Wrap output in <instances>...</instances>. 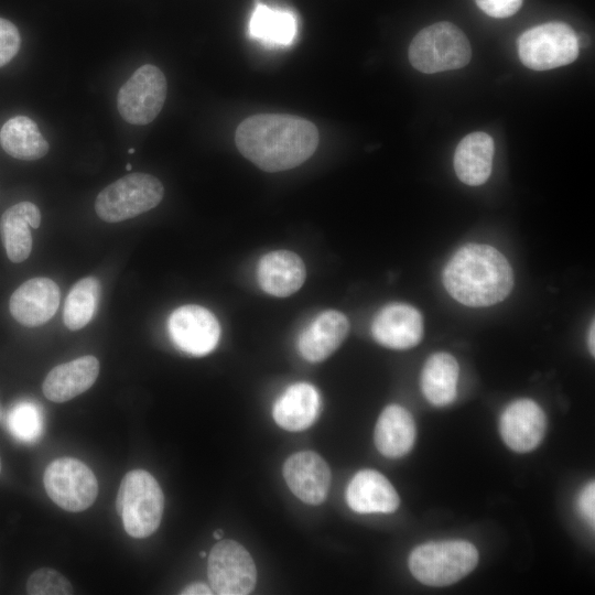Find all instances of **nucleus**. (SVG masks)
I'll return each mask as SVG.
<instances>
[{"instance_id": "f257e3e1", "label": "nucleus", "mask_w": 595, "mask_h": 595, "mask_svg": "<svg viewBox=\"0 0 595 595\" xmlns=\"http://www.w3.org/2000/svg\"><path fill=\"white\" fill-rule=\"evenodd\" d=\"M239 152L266 172H281L305 162L316 150L318 131L311 121L286 113H260L236 129Z\"/></svg>"}, {"instance_id": "f03ea898", "label": "nucleus", "mask_w": 595, "mask_h": 595, "mask_svg": "<svg viewBox=\"0 0 595 595\" xmlns=\"http://www.w3.org/2000/svg\"><path fill=\"white\" fill-rule=\"evenodd\" d=\"M443 285L457 302L490 306L504 301L512 290L513 272L506 257L485 244H466L447 261Z\"/></svg>"}, {"instance_id": "7ed1b4c3", "label": "nucleus", "mask_w": 595, "mask_h": 595, "mask_svg": "<svg viewBox=\"0 0 595 595\" xmlns=\"http://www.w3.org/2000/svg\"><path fill=\"white\" fill-rule=\"evenodd\" d=\"M116 509L130 537L148 538L161 523L164 510L163 491L149 472L132 469L120 483Z\"/></svg>"}, {"instance_id": "20e7f679", "label": "nucleus", "mask_w": 595, "mask_h": 595, "mask_svg": "<svg viewBox=\"0 0 595 595\" xmlns=\"http://www.w3.org/2000/svg\"><path fill=\"white\" fill-rule=\"evenodd\" d=\"M478 563L476 547L465 540L428 542L409 556L411 574L428 586H447L469 574Z\"/></svg>"}, {"instance_id": "39448f33", "label": "nucleus", "mask_w": 595, "mask_h": 595, "mask_svg": "<svg viewBox=\"0 0 595 595\" xmlns=\"http://www.w3.org/2000/svg\"><path fill=\"white\" fill-rule=\"evenodd\" d=\"M411 65L425 74L462 68L472 56L465 33L451 22H436L422 29L409 46Z\"/></svg>"}, {"instance_id": "423d86ee", "label": "nucleus", "mask_w": 595, "mask_h": 595, "mask_svg": "<svg viewBox=\"0 0 595 595\" xmlns=\"http://www.w3.org/2000/svg\"><path fill=\"white\" fill-rule=\"evenodd\" d=\"M162 183L147 173H131L105 187L95 210L105 221L118 223L154 208L163 198Z\"/></svg>"}, {"instance_id": "0eeeda50", "label": "nucleus", "mask_w": 595, "mask_h": 595, "mask_svg": "<svg viewBox=\"0 0 595 595\" xmlns=\"http://www.w3.org/2000/svg\"><path fill=\"white\" fill-rule=\"evenodd\" d=\"M580 47L574 30L563 22H548L526 30L518 39L522 64L534 71H548L576 60Z\"/></svg>"}, {"instance_id": "6e6552de", "label": "nucleus", "mask_w": 595, "mask_h": 595, "mask_svg": "<svg viewBox=\"0 0 595 595\" xmlns=\"http://www.w3.org/2000/svg\"><path fill=\"white\" fill-rule=\"evenodd\" d=\"M43 483L48 497L67 511L86 510L98 495L95 474L74 457H60L51 462L45 468Z\"/></svg>"}, {"instance_id": "1a4fd4ad", "label": "nucleus", "mask_w": 595, "mask_h": 595, "mask_svg": "<svg viewBox=\"0 0 595 595\" xmlns=\"http://www.w3.org/2000/svg\"><path fill=\"white\" fill-rule=\"evenodd\" d=\"M207 574L214 594L247 595L256 586L257 569L247 549L237 541L217 542L208 556Z\"/></svg>"}, {"instance_id": "9d476101", "label": "nucleus", "mask_w": 595, "mask_h": 595, "mask_svg": "<svg viewBox=\"0 0 595 595\" xmlns=\"http://www.w3.org/2000/svg\"><path fill=\"white\" fill-rule=\"evenodd\" d=\"M166 90V79L161 69L154 65H143L119 89V113L129 123L148 125L160 113Z\"/></svg>"}, {"instance_id": "9b49d317", "label": "nucleus", "mask_w": 595, "mask_h": 595, "mask_svg": "<svg viewBox=\"0 0 595 595\" xmlns=\"http://www.w3.org/2000/svg\"><path fill=\"white\" fill-rule=\"evenodd\" d=\"M167 327L173 343L193 356L213 351L220 337V325L216 316L199 305L177 307L170 315Z\"/></svg>"}, {"instance_id": "f8f14e48", "label": "nucleus", "mask_w": 595, "mask_h": 595, "mask_svg": "<svg viewBox=\"0 0 595 595\" xmlns=\"http://www.w3.org/2000/svg\"><path fill=\"white\" fill-rule=\"evenodd\" d=\"M282 474L290 490L307 505H321L327 497L332 473L328 464L313 451L291 455Z\"/></svg>"}, {"instance_id": "ddd939ff", "label": "nucleus", "mask_w": 595, "mask_h": 595, "mask_svg": "<svg viewBox=\"0 0 595 595\" xmlns=\"http://www.w3.org/2000/svg\"><path fill=\"white\" fill-rule=\"evenodd\" d=\"M547 418L542 408L531 399H518L502 411L499 431L505 444L515 452L527 453L543 440Z\"/></svg>"}, {"instance_id": "4468645a", "label": "nucleus", "mask_w": 595, "mask_h": 595, "mask_svg": "<svg viewBox=\"0 0 595 595\" xmlns=\"http://www.w3.org/2000/svg\"><path fill=\"white\" fill-rule=\"evenodd\" d=\"M371 335L378 344L391 349L412 348L423 337L422 314L410 304H387L374 317Z\"/></svg>"}, {"instance_id": "2eb2a0df", "label": "nucleus", "mask_w": 595, "mask_h": 595, "mask_svg": "<svg viewBox=\"0 0 595 595\" xmlns=\"http://www.w3.org/2000/svg\"><path fill=\"white\" fill-rule=\"evenodd\" d=\"M60 304V289L48 278H33L21 284L10 298V312L15 321L29 327L51 320Z\"/></svg>"}, {"instance_id": "dca6fc26", "label": "nucleus", "mask_w": 595, "mask_h": 595, "mask_svg": "<svg viewBox=\"0 0 595 595\" xmlns=\"http://www.w3.org/2000/svg\"><path fill=\"white\" fill-rule=\"evenodd\" d=\"M348 332L346 315L336 310H326L300 334L298 349L310 363L323 361L342 345Z\"/></svg>"}, {"instance_id": "f3484780", "label": "nucleus", "mask_w": 595, "mask_h": 595, "mask_svg": "<svg viewBox=\"0 0 595 595\" xmlns=\"http://www.w3.org/2000/svg\"><path fill=\"white\" fill-rule=\"evenodd\" d=\"M345 498L357 513H391L400 504L394 487L375 469L356 473L347 486Z\"/></svg>"}, {"instance_id": "a211bd4d", "label": "nucleus", "mask_w": 595, "mask_h": 595, "mask_svg": "<svg viewBox=\"0 0 595 595\" xmlns=\"http://www.w3.org/2000/svg\"><path fill=\"white\" fill-rule=\"evenodd\" d=\"M305 277L304 262L293 251H270L258 263L257 278L260 288L277 298L295 293L303 285Z\"/></svg>"}, {"instance_id": "6ab92c4d", "label": "nucleus", "mask_w": 595, "mask_h": 595, "mask_svg": "<svg viewBox=\"0 0 595 595\" xmlns=\"http://www.w3.org/2000/svg\"><path fill=\"white\" fill-rule=\"evenodd\" d=\"M99 374V361L94 356H83L54 367L45 377L42 390L53 402H65L88 390Z\"/></svg>"}, {"instance_id": "aec40b11", "label": "nucleus", "mask_w": 595, "mask_h": 595, "mask_svg": "<svg viewBox=\"0 0 595 595\" xmlns=\"http://www.w3.org/2000/svg\"><path fill=\"white\" fill-rule=\"evenodd\" d=\"M320 410L321 398L316 388L307 382H296L277 399L272 416L280 428L300 432L315 422Z\"/></svg>"}, {"instance_id": "412c9836", "label": "nucleus", "mask_w": 595, "mask_h": 595, "mask_svg": "<svg viewBox=\"0 0 595 595\" xmlns=\"http://www.w3.org/2000/svg\"><path fill=\"white\" fill-rule=\"evenodd\" d=\"M416 428L411 413L399 404H390L380 413L375 428V445L380 454L398 458L414 445Z\"/></svg>"}, {"instance_id": "4be33fe9", "label": "nucleus", "mask_w": 595, "mask_h": 595, "mask_svg": "<svg viewBox=\"0 0 595 595\" xmlns=\"http://www.w3.org/2000/svg\"><path fill=\"white\" fill-rule=\"evenodd\" d=\"M494 152L495 144L489 134L478 131L465 136L454 153L457 177L470 186L484 184L491 173Z\"/></svg>"}, {"instance_id": "5701e85b", "label": "nucleus", "mask_w": 595, "mask_h": 595, "mask_svg": "<svg viewBox=\"0 0 595 595\" xmlns=\"http://www.w3.org/2000/svg\"><path fill=\"white\" fill-rule=\"evenodd\" d=\"M41 213L31 202H21L8 208L0 219V234L8 258L22 262L31 253L32 235L30 227L37 228Z\"/></svg>"}, {"instance_id": "b1692460", "label": "nucleus", "mask_w": 595, "mask_h": 595, "mask_svg": "<svg viewBox=\"0 0 595 595\" xmlns=\"http://www.w3.org/2000/svg\"><path fill=\"white\" fill-rule=\"evenodd\" d=\"M248 31L251 39L267 47L290 46L298 35V21L295 14L288 9L257 2Z\"/></svg>"}, {"instance_id": "393cba45", "label": "nucleus", "mask_w": 595, "mask_h": 595, "mask_svg": "<svg viewBox=\"0 0 595 595\" xmlns=\"http://www.w3.org/2000/svg\"><path fill=\"white\" fill-rule=\"evenodd\" d=\"M458 376L459 367L454 356L444 351L431 355L421 371L423 396L435 407L451 404L457 396Z\"/></svg>"}, {"instance_id": "a878e982", "label": "nucleus", "mask_w": 595, "mask_h": 595, "mask_svg": "<svg viewBox=\"0 0 595 595\" xmlns=\"http://www.w3.org/2000/svg\"><path fill=\"white\" fill-rule=\"evenodd\" d=\"M0 143L8 154L25 161L41 159L48 151V143L36 123L25 116L13 117L2 126Z\"/></svg>"}, {"instance_id": "bb28decb", "label": "nucleus", "mask_w": 595, "mask_h": 595, "mask_svg": "<svg viewBox=\"0 0 595 595\" xmlns=\"http://www.w3.org/2000/svg\"><path fill=\"white\" fill-rule=\"evenodd\" d=\"M100 296L97 278L80 279L71 289L64 306L63 320L67 328L77 331L85 327L93 318Z\"/></svg>"}, {"instance_id": "cd10ccee", "label": "nucleus", "mask_w": 595, "mask_h": 595, "mask_svg": "<svg viewBox=\"0 0 595 595\" xmlns=\"http://www.w3.org/2000/svg\"><path fill=\"white\" fill-rule=\"evenodd\" d=\"M10 433L19 441L35 442L42 434L43 415L40 407L30 401L17 403L7 419Z\"/></svg>"}, {"instance_id": "c85d7f7f", "label": "nucleus", "mask_w": 595, "mask_h": 595, "mask_svg": "<svg viewBox=\"0 0 595 595\" xmlns=\"http://www.w3.org/2000/svg\"><path fill=\"white\" fill-rule=\"evenodd\" d=\"M26 592L31 595H69L73 594V586L56 570L42 567L29 576Z\"/></svg>"}, {"instance_id": "c756f323", "label": "nucleus", "mask_w": 595, "mask_h": 595, "mask_svg": "<svg viewBox=\"0 0 595 595\" xmlns=\"http://www.w3.org/2000/svg\"><path fill=\"white\" fill-rule=\"evenodd\" d=\"M20 34L17 26L0 18V67L9 63L20 47Z\"/></svg>"}, {"instance_id": "7c9ffc66", "label": "nucleus", "mask_w": 595, "mask_h": 595, "mask_svg": "<svg viewBox=\"0 0 595 595\" xmlns=\"http://www.w3.org/2000/svg\"><path fill=\"white\" fill-rule=\"evenodd\" d=\"M478 8L493 18L513 15L522 4V0H475Z\"/></svg>"}, {"instance_id": "2f4dec72", "label": "nucleus", "mask_w": 595, "mask_h": 595, "mask_svg": "<svg viewBox=\"0 0 595 595\" xmlns=\"http://www.w3.org/2000/svg\"><path fill=\"white\" fill-rule=\"evenodd\" d=\"M578 510L587 523L595 524V485L588 483L581 491L577 500Z\"/></svg>"}, {"instance_id": "473e14b6", "label": "nucleus", "mask_w": 595, "mask_h": 595, "mask_svg": "<svg viewBox=\"0 0 595 595\" xmlns=\"http://www.w3.org/2000/svg\"><path fill=\"white\" fill-rule=\"evenodd\" d=\"M181 594L182 595H212L214 594V592L206 584L197 582V583L188 584L186 587H184L181 591Z\"/></svg>"}, {"instance_id": "72a5a7b5", "label": "nucleus", "mask_w": 595, "mask_h": 595, "mask_svg": "<svg viewBox=\"0 0 595 595\" xmlns=\"http://www.w3.org/2000/svg\"><path fill=\"white\" fill-rule=\"evenodd\" d=\"M594 322L591 323L589 325V328H588V333H587V345H588V349H589V353L592 354V356L595 355V345H594Z\"/></svg>"}, {"instance_id": "f704fd0d", "label": "nucleus", "mask_w": 595, "mask_h": 595, "mask_svg": "<svg viewBox=\"0 0 595 595\" xmlns=\"http://www.w3.org/2000/svg\"><path fill=\"white\" fill-rule=\"evenodd\" d=\"M213 536L215 539H220L223 537V531L220 529H217L213 532Z\"/></svg>"}, {"instance_id": "c9c22d12", "label": "nucleus", "mask_w": 595, "mask_h": 595, "mask_svg": "<svg viewBox=\"0 0 595 595\" xmlns=\"http://www.w3.org/2000/svg\"><path fill=\"white\" fill-rule=\"evenodd\" d=\"M201 556H202V558H205V556H206V552H205V551H202V552H201Z\"/></svg>"}, {"instance_id": "e433bc0d", "label": "nucleus", "mask_w": 595, "mask_h": 595, "mask_svg": "<svg viewBox=\"0 0 595 595\" xmlns=\"http://www.w3.org/2000/svg\"><path fill=\"white\" fill-rule=\"evenodd\" d=\"M126 169H127L128 171H130V170H131V164H127V165H126Z\"/></svg>"}, {"instance_id": "4c0bfd02", "label": "nucleus", "mask_w": 595, "mask_h": 595, "mask_svg": "<svg viewBox=\"0 0 595 595\" xmlns=\"http://www.w3.org/2000/svg\"><path fill=\"white\" fill-rule=\"evenodd\" d=\"M133 152H134V149L131 148V149L129 150V153H133Z\"/></svg>"}, {"instance_id": "58836bf2", "label": "nucleus", "mask_w": 595, "mask_h": 595, "mask_svg": "<svg viewBox=\"0 0 595 595\" xmlns=\"http://www.w3.org/2000/svg\"><path fill=\"white\" fill-rule=\"evenodd\" d=\"M0 472H1V461H0Z\"/></svg>"}]
</instances>
